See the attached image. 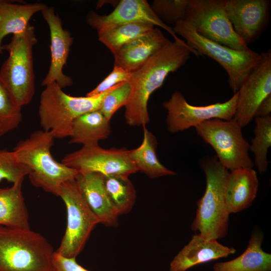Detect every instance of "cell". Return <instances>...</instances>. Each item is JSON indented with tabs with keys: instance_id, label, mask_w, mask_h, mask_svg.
<instances>
[{
	"instance_id": "cell-21",
	"label": "cell",
	"mask_w": 271,
	"mask_h": 271,
	"mask_svg": "<svg viewBox=\"0 0 271 271\" xmlns=\"http://www.w3.org/2000/svg\"><path fill=\"white\" fill-rule=\"evenodd\" d=\"M263 239L261 232H253L241 255L229 261L215 263L213 271H271V254L262 249Z\"/></svg>"
},
{
	"instance_id": "cell-3",
	"label": "cell",
	"mask_w": 271,
	"mask_h": 271,
	"mask_svg": "<svg viewBox=\"0 0 271 271\" xmlns=\"http://www.w3.org/2000/svg\"><path fill=\"white\" fill-rule=\"evenodd\" d=\"M201 167L206 177L203 196L198 200L192 230L208 239L225 237L228 231L230 213L225 200V188L229 171L216 156L201 160Z\"/></svg>"
},
{
	"instance_id": "cell-1",
	"label": "cell",
	"mask_w": 271,
	"mask_h": 271,
	"mask_svg": "<svg viewBox=\"0 0 271 271\" xmlns=\"http://www.w3.org/2000/svg\"><path fill=\"white\" fill-rule=\"evenodd\" d=\"M191 54L198 56L185 41L178 37L131 72L128 81L130 94L124 106V117L127 124L143 126L149 122L148 102L151 95L162 86L169 73L177 71L186 64Z\"/></svg>"
},
{
	"instance_id": "cell-14",
	"label": "cell",
	"mask_w": 271,
	"mask_h": 271,
	"mask_svg": "<svg viewBox=\"0 0 271 271\" xmlns=\"http://www.w3.org/2000/svg\"><path fill=\"white\" fill-rule=\"evenodd\" d=\"M270 3L269 0H224L234 31L247 45L257 40L267 27Z\"/></svg>"
},
{
	"instance_id": "cell-30",
	"label": "cell",
	"mask_w": 271,
	"mask_h": 271,
	"mask_svg": "<svg viewBox=\"0 0 271 271\" xmlns=\"http://www.w3.org/2000/svg\"><path fill=\"white\" fill-rule=\"evenodd\" d=\"M190 0H155L151 6L165 24L176 25L185 20Z\"/></svg>"
},
{
	"instance_id": "cell-28",
	"label": "cell",
	"mask_w": 271,
	"mask_h": 271,
	"mask_svg": "<svg viewBox=\"0 0 271 271\" xmlns=\"http://www.w3.org/2000/svg\"><path fill=\"white\" fill-rule=\"evenodd\" d=\"M254 136L249 144V150L254 155V165L260 174L266 172L268 162L267 154L271 146V116L255 117Z\"/></svg>"
},
{
	"instance_id": "cell-16",
	"label": "cell",
	"mask_w": 271,
	"mask_h": 271,
	"mask_svg": "<svg viewBox=\"0 0 271 271\" xmlns=\"http://www.w3.org/2000/svg\"><path fill=\"white\" fill-rule=\"evenodd\" d=\"M48 24L50 35L51 60L48 72L41 82L46 86L56 83L62 88L71 86L72 79L63 71L66 64L73 42L70 32L63 28L61 19L52 7H47L41 12Z\"/></svg>"
},
{
	"instance_id": "cell-9",
	"label": "cell",
	"mask_w": 271,
	"mask_h": 271,
	"mask_svg": "<svg viewBox=\"0 0 271 271\" xmlns=\"http://www.w3.org/2000/svg\"><path fill=\"white\" fill-rule=\"evenodd\" d=\"M59 196L66 208L67 226L55 252L66 257L76 258L99 222L82 197L75 179L62 184Z\"/></svg>"
},
{
	"instance_id": "cell-15",
	"label": "cell",
	"mask_w": 271,
	"mask_h": 271,
	"mask_svg": "<svg viewBox=\"0 0 271 271\" xmlns=\"http://www.w3.org/2000/svg\"><path fill=\"white\" fill-rule=\"evenodd\" d=\"M87 24L97 33L115 27L133 23H147L168 32L174 39L178 38L173 28L165 24L155 15L146 0H121L109 14L100 15L91 11L86 18Z\"/></svg>"
},
{
	"instance_id": "cell-27",
	"label": "cell",
	"mask_w": 271,
	"mask_h": 271,
	"mask_svg": "<svg viewBox=\"0 0 271 271\" xmlns=\"http://www.w3.org/2000/svg\"><path fill=\"white\" fill-rule=\"evenodd\" d=\"M155 27L147 23H133L118 26L98 33V40L113 54L134 39L149 32Z\"/></svg>"
},
{
	"instance_id": "cell-31",
	"label": "cell",
	"mask_w": 271,
	"mask_h": 271,
	"mask_svg": "<svg viewBox=\"0 0 271 271\" xmlns=\"http://www.w3.org/2000/svg\"><path fill=\"white\" fill-rule=\"evenodd\" d=\"M29 171L17 160L13 151L0 150V181L6 180L13 184L28 175Z\"/></svg>"
},
{
	"instance_id": "cell-22",
	"label": "cell",
	"mask_w": 271,
	"mask_h": 271,
	"mask_svg": "<svg viewBox=\"0 0 271 271\" xmlns=\"http://www.w3.org/2000/svg\"><path fill=\"white\" fill-rule=\"evenodd\" d=\"M47 6L41 3L15 4L0 0V55L3 54V41L9 34L23 32L36 13L41 12Z\"/></svg>"
},
{
	"instance_id": "cell-13",
	"label": "cell",
	"mask_w": 271,
	"mask_h": 271,
	"mask_svg": "<svg viewBox=\"0 0 271 271\" xmlns=\"http://www.w3.org/2000/svg\"><path fill=\"white\" fill-rule=\"evenodd\" d=\"M260 54L261 61L237 92L238 97L233 118L241 128L250 122L259 105L271 94V51Z\"/></svg>"
},
{
	"instance_id": "cell-32",
	"label": "cell",
	"mask_w": 271,
	"mask_h": 271,
	"mask_svg": "<svg viewBox=\"0 0 271 271\" xmlns=\"http://www.w3.org/2000/svg\"><path fill=\"white\" fill-rule=\"evenodd\" d=\"M131 91L128 81L118 84L104 98L99 111L109 121L114 113L127 102Z\"/></svg>"
},
{
	"instance_id": "cell-11",
	"label": "cell",
	"mask_w": 271,
	"mask_h": 271,
	"mask_svg": "<svg viewBox=\"0 0 271 271\" xmlns=\"http://www.w3.org/2000/svg\"><path fill=\"white\" fill-rule=\"evenodd\" d=\"M237 97L236 92L225 102L194 106L186 101L181 92L175 91L168 100L163 103L167 111L168 129L171 133H176L213 118L231 120L235 114Z\"/></svg>"
},
{
	"instance_id": "cell-34",
	"label": "cell",
	"mask_w": 271,
	"mask_h": 271,
	"mask_svg": "<svg viewBox=\"0 0 271 271\" xmlns=\"http://www.w3.org/2000/svg\"><path fill=\"white\" fill-rule=\"evenodd\" d=\"M53 271H89L79 264L75 257H66L54 251L52 258Z\"/></svg>"
},
{
	"instance_id": "cell-33",
	"label": "cell",
	"mask_w": 271,
	"mask_h": 271,
	"mask_svg": "<svg viewBox=\"0 0 271 271\" xmlns=\"http://www.w3.org/2000/svg\"><path fill=\"white\" fill-rule=\"evenodd\" d=\"M131 72L123 68L114 66L112 71L93 89L88 92L86 96H91L102 93L110 88L122 82L128 81Z\"/></svg>"
},
{
	"instance_id": "cell-26",
	"label": "cell",
	"mask_w": 271,
	"mask_h": 271,
	"mask_svg": "<svg viewBox=\"0 0 271 271\" xmlns=\"http://www.w3.org/2000/svg\"><path fill=\"white\" fill-rule=\"evenodd\" d=\"M104 188L109 200L119 215L129 212L136 200V191L128 177L103 176Z\"/></svg>"
},
{
	"instance_id": "cell-10",
	"label": "cell",
	"mask_w": 271,
	"mask_h": 271,
	"mask_svg": "<svg viewBox=\"0 0 271 271\" xmlns=\"http://www.w3.org/2000/svg\"><path fill=\"white\" fill-rule=\"evenodd\" d=\"M205 38L243 50L248 45L236 34L224 7V0H190L185 20Z\"/></svg>"
},
{
	"instance_id": "cell-23",
	"label": "cell",
	"mask_w": 271,
	"mask_h": 271,
	"mask_svg": "<svg viewBox=\"0 0 271 271\" xmlns=\"http://www.w3.org/2000/svg\"><path fill=\"white\" fill-rule=\"evenodd\" d=\"M23 180L14 183L10 187L0 188V226L30 229L22 190Z\"/></svg>"
},
{
	"instance_id": "cell-4",
	"label": "cell",
	"mask_w": 271,
	"mask_h": 271,
	"mask_svg": "<svg viewBox=\"0 0 271 271\" xmlns=\"http://www.w3.org/2000/svg\"><path fill=\"white\" fill-rule=\"evenodd\" d=\"M116 85L91 96H71L55 82L46 86L38 109L43 130L51 132L55 139L70 137L73 121L82 114L99 110L105 96Z\"/></svg>"
},
{
	"instance_id": "cell-8",
	"label": "cell",
	"mask_w": 271,
	"mask_h": 271,
	"mask_svg": "<svg viewBox=\"0 0 271 271\" xmlns=\"http://www.w3.org/2000/svg\"><path fill=\"white\" fill-rule=\"evenodd\" d=\"M195 128L197 134L214 149L219 162L227 170L253 167L248 154L249 144L243 136L241 127L233 118H213Z\"/></svg>"
},
{
	"instance_id": "cell-7",
	"label": "cell",
	"mask_w": 271,
	"mask_h": 271,
	"mask_svg": "<svg viewBox=\"0 0 271 271\" xmlns=\"http://www.w3.org/2000/svg\"><path fill=\"white\" fill-rule=\"evenodd\" d=\"M176 34L185 39L186 43L199 55L206 56L218 62L226 71L228 84L234 93L261 59L260 53L249 49L238 50L209 40L198 34L186 21L173 27Z\"/></svg>"
},
{
	"instance_id": "cell-6",
	"label": "cell",
	"mask_w": 271,
	"mask_h": 271,
	"mask_svg": "<svg viewBox=\"0 0 271 271\" xmlns=\"http://www.w3.org/2000/svg\"><path fill=\"white\" fill-rule=\"evenodd\" d=\"M37 42L35 27L30 24L3 45L9 55L1 67L0 81L21 107L29 104L35 94L33 49Z\"/></svg>"
},
{
	"instance_id": "cell-12",
	"label": "cell",
	"mask_w": 271,
	"mask_h": 271,
	"mask_svg": "<svg viewBox=\"0 0 271 271\" xmlns=\"http://www.w3.org/2000/svg\"><path fill=\"white\" fill-rule=\"evenodd\" d=\"M61 162L79 173L96 172L103 176L128 177L138 172L125 148L105 149L98 144L82 146L66 154Z\"/></svg>"
},
{
	"instance_id": "cell-19",
	"label": "cell",
	"mask_w": 271,
	"mask_h": 271,
	"mask_svg": "<svg viewBox=\"0 0 271 271\" xmlns=\"http://www.w3.org/2000/svg\"><path fill=\"white\" fill-rule=\"evenodd\" d=\"M170 41L158 28L134 39L115 54L114 66L133 72Z\"/></svg>"
},
{
	"instance_id": "cell-24",
	"label": "cell",
	"mask_w": 271,
	"mask_h": 271,
	"mask_svg": "<svg viewBox=\"0 0 271 271\" xmlns=\"http://www.w3.org/2000/svg\"><path fill=\"white\" fill-rule=\"evenodd\" d=\"M111 132L110 121L99 110L91 111L73 121L69 143L82 146L98 144L99 141L107 139Z\"/></svg>"
},
{
	"instance_id": "cell-17",
	"label": "cell",
	"mask_w": 271,
	"mask_h": 271,
	"mask_svg": "<svg viewBox=\"0 0 271 271\" xmlns=\"http://www.w3.org/2000/svg\"><path fill=\"white\" fill-rule=\"evenodd\" d=\"M235 251L234 247L223 245L217 240L208 239L197 233L171 261L170 271H186L200 264L227 257Z\"/></svg>"
},
{
	"instance_id": "cell-20",
	"label": "cell",
	"mask_w": 271,
	"mask_h": 271,
	"mask_svg": "<svg viewBox=\"0 0 271 271\" xmlns=\"http://www.w3.org/2000/svg\"><path fill=\"white\" fill-rule=\"evenodd\" d=\"M259 182L253 168H239L229 172L225 188V200L230 214L249 207L255 200Z\"/></svg>"
},
{
	"instance_id": "cell-2",
	"label": "cell",
	"mask_w": 271,
	"mask_h": 271,
	"mask_svg": "<svg viewBox=\"0 0 271 271\" xmlns=\"http://www.w3.org/2000/svg\"><path fill=\"white\" fill-rule=\"evenodd\" d=\"M54 139L51 132L38 130L20 140L13 151L18 161L28 168V176L34 186L59 196L62 184L75 179L78 172L53 158L51 149Z\"/></svg>"
},
{
	"instance_id": "cell-18",
	"label": "cell",
	"mask_w": 271,
	"mask_h": 271,
	"mask_svg": "<svg viewBox=\"0 0 271 271\" xmlns=\"http://www.w3.org/2000/svg\"><path fill=\"white\" fill-rule=\"evenodd\" d=\"M75 180L82 197L99 223L116 227L118 215L106 194L103 175L96 172L78 173Z\"/></svg>"
},
{
	"instance_id": "cell-29",
	"label": "cell",
	"mask_w": 271,
	"mask_h": 271,
	"mask_svg": "<svg viewBox=\"0 0 271 271\" xmlns=\"http://www.w3.org/2000/svg\"><path fill=\"white\" fill-rule=\"evenodd\" d=\"M22 118V107L16 104L0 81V138L17 128Z\"/></svg>"
},
{
	"instance_id": "cell-35",
	"label": "cell",
	"mask_w": 271,
	"mask_h": 271,
	"mask_svg": "<svg viewBox=\"0 0 271 271\" xmlns=\"http://www.w3.org/2000/svg\"><path fill=\"white\" fill-rule=\"evenodd\" d=\"M271 94L267 96L257 107L254 117H265L270 116Z\"/></svg>"
},
{
	"instance_id": "cell-25",
	"label": "cell",
	"mask_w": 271,
	"mask_h": 271,
	"mask_svg": "<svg viewBox=\"0 0 271 271\" xmlns=\"http://www.w3.org/2000/svg\"><path fill=\"white\" fill-rule=\"evenodd\" d=\"M143 140L136 149L129 150V156L138 171L154 179L167 176H175L176 172L164 166L159 160L156 149V137L143 126Z\"/></svg>"
},
{
	"instance_id": "cell-5",
	"label": "cell",
	"mask_w": 271,
	"mask_h": 271,
	"mask_svg": "<svg viewBox=\"0 0 271 271\" xmlns=\"http://www.w3.org/2000/svg\"><path fill=\"white\" fill-rule=\"evenodd\" d=\"M54 252L39 233L0 226V271H53Z\"/></svg>"
}]
</instances>
